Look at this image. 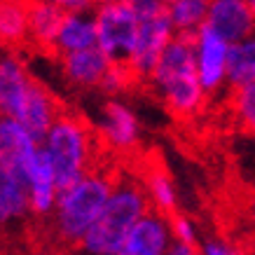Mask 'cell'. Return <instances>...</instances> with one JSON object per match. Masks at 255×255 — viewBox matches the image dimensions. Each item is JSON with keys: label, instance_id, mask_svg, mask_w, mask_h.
Here are the masks:
<instances>
[{"label": "cell", "instance_id": "cell-22", "mask_svg": "<svg viewBox=\"0 0 255 255\" xmlns=\"http://www.w3.org/2000/svg\"><path fill=\"white\" fill-rule=\"evenodd\" d=\"M255 82V33L241 42L230 45V63H227V87L230 92Z\"/></svg>", "mask_w": 255, "mask_h": 255}, {"label": "cell", "instance_id": "cell-28", "mask_svg": "<svg viewBox=\"0 0 255 255\" xmlns=\"http://www.w3.org/2000/svg\"><path fill=\"white\" fill-rule=\"evenodd\" d=\"M251 220H253V227H255V199H253V204H251Z\"/></svg>", "mask_w": 255, "mask_h": 255}, {"label": "cell", "instance_id": "cell-20", "mask_svg": "<svg viewBox=\"0 0 255 255\" xmlns=\"http://www.w3.org/2000/svg\"><path fill=\"white\" fill-rule=\"evenodd\" d=\"M166 14L176 35L192 38L199 28L206 26L209 0H171L166 2Z\"/></svg>", "mask_w": 255, "mask_h": 255}, {"label": "cell", "instance_id": "cell-2", "mask_svg": "<svg viewBox=\"0 0 255 255\" xmlns=\"http://www.w3.org/2000/svg\"><path fill=\"white\" fill-rule=\"evenodd\" d=\"M117 178L106 169L89 171L78 183L63 187L56 199V209L49 218L52 237L61 248L73 251L94 227L108 204Z\"/></svg>", "mask_w": 255, "mask_h": 255}, {"label": "cell", "instance_id": "cell-12", "mask_svg": "<svg viewBox=\"0 0 255 255\" xmlns=\"http://www.w3.org/2000/svg\"><path fill=\"white\" fill-rule=\"evenodd\" d=\"M61 113H63V108L59 106L56 96L49 92L42 82L35 80L12 120H16V122L21 124L33 138L42 140L45 138V133L52 129V124L59 120Z\"/></svg>", "mask_w": 255, "mask_h": 255}, {"label": "cell", "instance_id": "cell-27", "mask_svg": "<svg viewBox=\"0 0 255 255\" xmlns=\"http://www.w3.org/2000/svg\"><path fill=\"white\" fill-rule=\"evenodd\" d=\"M166 255H201L199 246H192V244H180V241H173L166 251Z\"/></svg>", "mask_w": 255, "mask_h": 255}, {"label": "cell", "instance_id": "cell-10", "mask_svg": "<svg viewBox=\"0 0 255 255\" xmlns=\"http://www.w3.org/2000/svg\"><path fill=\"white\" fill-rule=\"evenodd\" d=\"M206 26L225 42H241L255 33V12L251 0H209Z\"/></svg>", "mask_w": 255, "mask_h": 255}, {"label": "cell", "instance_id": "cell-23", "mask_svg": "<svg viewBox=\"0 0 255 255\" xmlns=\"http://www.w3.org/2000/svg\"><path fill=\"white\" fill-rule=\"evenodd\" d=\"M234 120L241 129L255 138V82L230 92Z\"/></svg>", "mask_w": 255, "mask_h": 255}, {"label": "cell", "instance_id": "cell-29", "mask_svg": "<svg viewBox=\"0 0 255 255\" xmlns=\"http://www.w3.org/2000/svg\"><path fill=\"white\" fill-rule=\"evenodd\" d=\"M251 7H253V12H255V0H251Z\"/></svg>", "mask_w": 255, "mask_h": 255}, {"label": "cell", "instance_id": "cell-31", "mask_svg": "<svg viewBox=\"0 0 255 255\" xmlns=\"http://www.w3.org/2000/svg\"><path fill=\"white\" fill-rule=\"evenodd\" d=\"M0 117H2V115H0Z\"/></svg>", "mask_w": 255, "mask_h": 255}, {"label": "cell", "instance_id": "cell-15", "mask_svg": "<svg viewBox=\"0 0 255 255\" xmlns=\"http://www.w3.org/2000/svg\"><path fill=\"white\" fill-rule=\"evenodd\" d=\"M59 66L66 82H70L78 89H99L108 68L113 66L108 56L101 52L99 47L85 49V52H75V54L59 56Z\"/></svg>", "mask_w": 255, "mask_h": 255}, {"label": "cell", "instance_id": "cell-3", "mask_svg": "<svg viewBox=\"0 0 255 255\" xmlns=\"http://www.w3.org/2000/svg\"><path fill=\"white\" fill-rule=\"evenodd\" d=\"M147 85L178 117H192L204 108L209 96L197 75L192 38H183V35L173 38V42L166 47L164 56L157 63V68L152 70V75L147 78Z\"/></svg>", "mask_w": 255, "mask_h": 255}, {"label": "cell", "instance_id": "cell-21", "mask_svg": "<svg viewBox=\"0 0 255 255\" xmlns=\"http://www.w3.org/2000/svg\"><path fill=\"white\" fill-rule=\"evenodd\" d=\"M143 187H145L150 209L162 213V216L171 218L178 213V190L173 178L162 169L147 171V176L143 178Z\"/></svg>", "mask_w": 255, "mask_h": 255}, {"label": "cell", "instance_id": "cell-14", "mask_svg": "<svg viewBox=\"0 0 255 255\" xmlns=\"http://www.w3.org/2000/svg\"><path fill=\"white\" fill-rule=\"evenodd\" d=\"M171 244H173V237H171L169 218L157 211H150L133 227V232L117 251V255H166Z\"/></svg>", "mask_w": 255, "mask_h": 255}, {"label": "cell", "instance_id": "cell-18", "mask_svg": "<svg viewBox=\"0 0 255 255\" xmlns=\"http://www.w3.org/2000/svg\"><path fill=\"white\" fill-rule=\"evenodd\" d=\"M66 12L59 2H31L28 5V40L38 47H54V40L59 35L61 21Z\"/></svg>", "mask_w": 255, "mask_h": 255}, {"label": "cell", "instance_id": "cell-13", "mask_svg": "<svg viewBox=\"0 0 255 255\" xmlns=\"http://www.w3.org/2000/svg\"><path fill=\"white\" fill-rule=\"evenodd\" d=\"M35 78L23 56L12 49L0 52V115L14 117Z\"/></svg>", "mask_w": 255, "mask_h": 255}, {"label": "cell", "instance_id": "cell-9", "mask_svg": "<svg viewBox=\"0 0 255 255\" xmlns=\"http://www.w3.org/2000/svg\"><path fill=\"white\" fill-rule=\"evenodd\" d=\"M31 220L28 192L21 173L0 152V230H19Z\"/></svg>", "mask_w": 255, "mask_h": 255}, {"label": "cell", "instance_id": "cell-26", "mask_svg": "<svg viewBox=\"0 0 255 255\" xmlns=\"http://www.w3.org/2000/svg\"><path fill=\"white\" fill-rule=\"evenodd\" d=\"M199 248H201V255H246L223 239H206Z\"/></svg>", "mask_w": 255, "mask_h": 255}, {"label": "cell", "instance_id": "cell-11", "mask_svg": "<svg viewBox=\"0 0 255 255\" xmlns=\"http://www.w3.org/2000/svg\"><path fill=\"white\" fill-rule=\"evenodd\" d=\"M21 178L26 183V192H28L31 218L49 223V218H52V213L56 209V199H59L61 187L56 183L52 166H49V162L45 159L42 152L21 171Z\"/></svg>", "mask_w": 255, "mask_h": 255}, {"label": "cell", "instance_id": "cell-7", "mask_svg": "<svg viewBox=\"0 0 255 255\" xmlns=\"http://www.w3.org/2000/svg\"><path fill=\"white\" fill-rule=\"evenodd\" d=\"M194 66L206 96H218L227 87V63H230V42H225L216 31L204 26L192 35Z\"/></svg>", "mask_w": 255, "mask_h": 255}, {"label": "cell", "instance_id": "cell-6", "mask_svg": "<svg viewBox=\"0 0 255 255\" xmlns=\"http://www.w3.org/2000/svg\"><path fill=\"white\" fill-rule=\"evenodd\" d=\"M99 49L113 63H129L138 35V14L131 0H108L94 7Z\"/></svg>", "mask_w": 255, "mask_h": 255}, {"label": "cell", "instance_id": "cell-19", "mask_svg": "<svg viewBox=\"0 0 255 255\" xmlns=\"http://www.w3.org/2000/svg\"><path fill=\"white\" fill-rule=\"evenodd\" d=\"M28 42V5L26 2H0V49H12Z\"/></svg>", "mask_w": 255, "mask_h": 255}, {"label": "cell", "instance_id": "cell-30", "mask_svg": "<svg viewBox=\"0 0 255 255\" xmlns=\"http://www.w3.org/2000/svg\"><path fill=\"white\" fill-rule=\"evenodd\" d=\"M0 52H2V49H0Z\"/></svg>", "mask_w": 255, "mask_h": 255}, {"label": "cell", "instance_id": "cell-16", "mask_svg": "<svg viewBox=\"0 0 255 255\" xmlns=\"http://www.w3.org/2000/svg\"><path fill=\"white\" fill-rule=\"evenodd\" d=\"M94 47H99L94 9H89V12H66L52 49L59 56H66L75 54V52H85V49H94Z\"/></svg>", "mask_w": 255, "mask_h": 255}, {"label": "cell", "instance_id": "cell-17", "mask_svg": "<svg viewBox=\"0 0 255 255\" xmlns=\"http://www.w3.org/2000/svg\"><path fill=\"white\" fill-rule=\"evenodd\" d=\"M0 152L7 157L21 173L42 152V147H40V140L33 138L16 120L0 117Z\"/></svg>", "mask_w": 255, "mask_h": 255}, {"label": "cell", "instance_id": "cell-8", "mask_svg": "<svg viewBox=\"0 0 255 255\" xmlns=\"http://www.w3.org/2000/svg\"><path fill=\"white\" fill-rule=\"evenodd\" d=\"M99 133L110 150L129 152L140 143V120L129 103L120 99H108L101 108Z\"/></svg>", "mask_w": 255, "mask_h": 255}, {"label": "cell", "instance_id": "cell-4", "mask_svg": "<svg viewBox=\"0 0 255 255\" xmlns=\"http://www.w3.org/2000/svg\"><path fill=\"white\" fill-rule=\"evenodd\" d=\"M40 147L61 190L96 169V136L92 127L75 113L63 110L40 140Z\"/></svg>", "mask_w": 255, "mask_h": 255}, {"label": "cell", "instance_id": "cell-24", "mask_svg": "<svg viewBox=\"0 0 255 255\" xmlns=\"http://www.w3.org/2000/svg\"><path fill=\"white\" fill-rule=\"evenodd\" d=\"M136 82V78H133L131 68L127 66V63H113L108 68V73H106V78H103V82H101V92L106 94L108 99H117L120 94H124L129 87Z\"/></svg>", "mask_w": 255, "mask_h": 255}, {"label": "cell", "instance_id": "cell-5", "mask_svg": "<svg viewBox=\"0 0 255 255\" xmlns=\"http://www.w3.org/2000/svg\"><path fill=\"white\" fill-rule=\"evenodd\" d=\"M131 5L138 14V35H136V45H133V52L127 66L131 68L136 80L147 82V78L152 75V70L157 68L159 59L166 52V47L176 38V31L166 14V2L131 0Z\"/></svg>", "mask_w": 255, "mask_h": 255}, {"label": "cell", "instance_id": "cell-1", "mask_svg": "<svg viewBox=\"0 0 255 255\" xmlns=\"http://www.w3.org/2000/svg\"><path fill=\"white\" fill-rule=\"evenodd\" d=\"M143 178L124 173L117 176L108 204L87 237L70 251V255H117L133 227L150 213Z\"/></svg>", "mask_w": 255, "mask_h": 255}, {"label": "cell", "instance_id": "cell-25", "mask_svg": "<svg viewBox=\"0 0 255 255\" xmlns=\"http://www.w3.org/2000/svg\"><path fill=\"white\" fill-rule=\"evenodd\" d=\"M171 223V237L173 241H180V244H192V246H199V227L190 216L185 213H176V216L169 218Z\"/></svg>", "mask_w": 255, "mask_h": 255}]
</instances>
